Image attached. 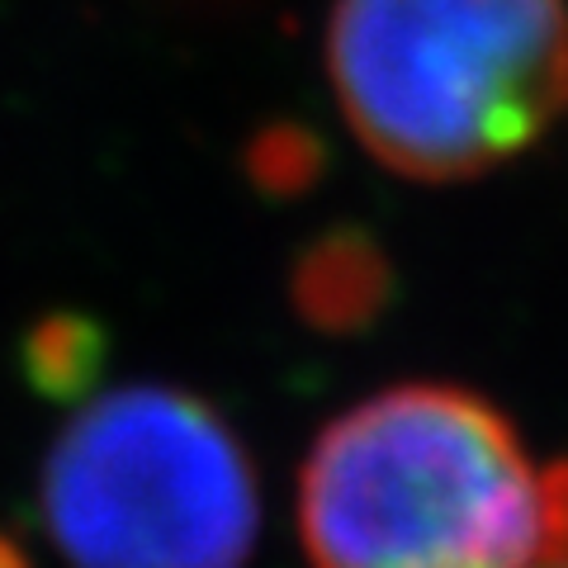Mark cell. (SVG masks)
<instances>
[{"label":"cell","mask_w":568,"mask_h":568,"mask_svg":"<svg viewBox=\"0 0 568 568\" xmlns=\"http://www.w3.org/2000/svg\"><path fill=\"white\" fill-rule=\"evenodd\" d=\"M298 530L313 568H530L549 474L484 398L398 384L313 440Z\"/></svg>","instance_id":"cell-1"},{"label":"cell","mask_w":568,"mask_h":568,"mask_svg":"<svg viewBox=\"0 0 568 568\" xmlns=\"http://www.w3.org/2000/svg\"><path fill=\"white\" fill-rule=\"evenodd\" d=\"M327 71L369 156L417 181L478 175L568 100L564 0H336Z\"/></svg>","instance_id":"cell-2"},{"label":"cell","mask_w":568,"mask_h":568,"mask_svg":"<svg viewBox=\"0 0 568 568\" xmlns=\"http://www.w3.org/2000/svg\"><path fill=\"white\" fill-rule=\"evenodd\" d=\"M256 521L237 436L162 384L91 398L43 465V526L71 568H242Z\"/></svg>","instance_id":"cell-3"},{"label":"cell","mask_w":568,"mask_h":568,"mask_svg":"<svg viewBox=\"0 0 568 568\" xmlns=\"http://www.w3.org/2000/svg\"><path fill=\"white\" fill-rule=\"evenodd\" d=\"M530 568H568V465L549 474V530Z\"/></svg>","instance_id":"cell-4"},{"label":"cell","mask_w":568,"mask_h":568,"mask_svg":"<svg viewBox=\"0 0 568 568\" xmlns=\"http://www.w3.org/2000/svg\"><path fill=\"white\" fill-rule=\"evenodd\" d=\"M0 568H29L24 555H20V549H14L10 540H0Z\"/></svg>","instance_id":"cell-5"}]
</instances>
